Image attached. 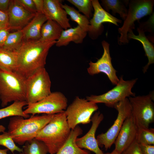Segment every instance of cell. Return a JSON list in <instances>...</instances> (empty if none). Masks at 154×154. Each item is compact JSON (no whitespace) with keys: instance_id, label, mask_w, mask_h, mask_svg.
<instances>
[{"instance_id":"cell-1","label":"cell","mask_w":154,"mask_h":154,"mask_svg":"<svg viewBox=\"0 0 154 154\" xmlns=\"http://www.w3.org/2000/svg\"><path fill=\"white\" fill-rule=\"evenodd\" d=\"M56 42V41L23 40L17 51V63L15 72L26 79L38 69L44 67L48 51Z\"/></svg>"},{"instance_id":"cell-2","label":"cell","mask_w":154,"mask_h":154,"mask_svg":"<svg viewBox=\"0 0 154 154\" xmlns=\"http://www.w3.org/2000/svg\"><path fill=\"white\" fill-rule=\"evenodd\" d=\"M54 114L32 115L27 118L20 116H13L10 119L8 132L15 143L23 145L35 138Z\"/></svg>"},{"instance_id":"cell-3","label":"cell","mask_w":154,"mask_h":154,"mask_svg":"<svg viewBox=\"0 0 154 154\" xmlns=\"http://www.w3.org/2000/svg\"><path fill=\"white\" fill-rule=\"evenodd\" d=\"M71 131L64 111L54 114L35 138L44 143L50 154H55L66 141Z\"/></svg>"},{"instance_id":"cell-4","label":"cell","mask_w":154,"mask_h":154,"mask_svg":"<svg viewBox=\"0 0 154 154\" xmlns=\"http://www.w3.org/2000/svg\"><path fill=\"white\" fill-rule=\"evenodd\" d=\"M25 80L16 72L0 69V98L2 107L11 102L26 101Z\"/></svg>"},{"instance_id":"cell-5","label":"cell","mask_w":154,"mask_h":154,"mask_svg":"<svg viewBox=\"0 0 154 154\" xmlns=\"http://www.w3.org/2000/svg\"><path fill=\"white\" fill-rule=\"evenodd\" d=\"M51 82L45 67L39 68L25 79L26 101L27 105L42 100L51 93Z\"/></svg>"},{"instance_id":"cell-6","label":"cell","mask_w":154,"mask_h":154,"mask_svg":"<svg viewBox=\"0 0 154 154\" xmlns=\"http://www.w3.org/2000/svg\"><path fill=\"white\" fill-rule=\"evenodd\" d=\"M154 3L153 0H132L129 1V9L127 16L122 26L118 29L120 35L118 40L119 44L129 42L128 33L135 29L134 22L153 12Z\"/></svg>"},{"instance_id":"cell-7","label":"cell","mask_w":154,"mask_h":154,"mask_svg":"<svg viewBox=\"0 0 154 154\" xmlns=\"http://www.w3.org/2000/svg\"><path fill=\"white\" fill-rule=\"evenodd\" d=\"M98 108L96 104L76 96L65 111L70 129H74L80 124L90 123L92 115Z\"/></svg>"},{"instance_id":"cell-8","label":"cell","mask_w":154,"mask_h":154,"mask_svg":"<svg viewBox=\"0 0 154 154\" xmlns=\"http://www.w3.org/2000/svg\"><path fill=\"white\" fill-rule=\"evenodd\" d=\"M137 80L125 81L121 76L116 86L111 90L100 95L87 96L86 99L96 104L103 103L108 107L114 108L115 104L127 97L135 96L131 89Z\"/></svg>"},{"instance_id":"cell-9","label":"cell","mask_w":154,"mask_h":154,"mask_svg":"<svg viewBox=\"0 0 154 154\" xmlns=\"http://www.w3.org/2000/svg\"><path fill=\"white\" fill-rule=\"evenodd\" d=\"M131 114L139 127L149 128L154 121V104L153 93L146 95L130 97Z\"/></svg>"},{"instance_id":"cell-10","label":"cell","mask_w":154,"mask_h":154,"mask_svg":"<svg viewBox=\"0 0 154 154\" xmlns=\"http://www.w3.org/2000/svg\"><path fill=\"white\" fill-rule=\"evenodd\" d=\"M114 108L118 112L116 119L106 132L96 137L99 146L104 147L106 150L110 148L114 143L124 121L131 114V108L127 98L116 104Z\"/></svg>"},{"instance_id":"cell-11","label":"cell","mask_w":154,"mask_h":154,"mask_svg":"<svg viewBox=\"0 0 154 154\" xmlns=\"http://www.w3.org/2000/svg\"><path fill=\"white\" fill-rule=\"evenodd\" d=\"M67 106L68 100L64 95L55 92L38 102L28 105L23 112L25 114L33 116L40 114L52 115L64 111Z\"/></svg>"},{"instance_id":"cell-12","label":"cell","mask_w":154,"mask_h":154,"mask_svg":"<svg viewBox=\"0 0 154 154\" xmlns=\"http://www.w3.org/2000/svg\"><path fill=\"white\" fill-rule=\"evenodd\" d=\"M104 49L102 56L95 62L90 61L87 70L91 75H94L100 73L105 74L112 84L116 85L119 79L116 75V70L112 64L109 49V44L105 40L102 42Z\"/></svg>"},{"instance_id":"cell-13","label":"cell","mask_w":154,"mask_h":154,"mask_svg":"<svg viewBox=\"0 0 154 154\" xmlns=\"http://www.w3.org/2000/svg\"><path fill=\"white\" fill-rule=\"evenodd\" d=\"M91 1L94 13L92 18L90 20V31L89 33L91 38L96 39L103 31V23H109L118 26V23H121L122 21L106 11L98 0H91Z\"/></svg>"},{"instance_id":"cell-14","label":"cell","mask_w":154,"mask_h":154,"mask_svg":"<svg viewBox=\"0 0 154 154\" xmlns=\"http://www.w3.org/2000/svg\"><path fill=\"white\" fill-rule=\"evenodd\" d=\"M138 129V127L131 114L124 121L115 141L114 150L121 154L136 140Z\"/></svg>"},{"instance_id":"cell-15","label":"cell","mask_w":154,"mask_h":154,"mask_svg":"<svg viewBox=\"0 0 154 154\" xmlns=\"http://www.w3.org/2000/svg\"><path fill=\"white\" fill-rule=\"evenodd\" d=\"M104 118L99 111L96 112L91 118L92 126L88 132L84 136L77 138V145L80 148L92 151L95 154H104L98 145L95 134L97 129Z\"/></svg>"},{"instance_id":"cell-16","label":"cell","mask_w":154,"mask_h":154,"mask_svg":"<svg viewBox=\"0 0 154 154\" xmlns=\"http://www.w3.org/2000/svg\"><path fill=\"white\" fill-rule=\"evenodd\" d=\"M7 13L11 30H22L31 21L35 14L26 9L17 0H10Z\"/></svg>"},{"instance_id":"cell-17","label":"cell","mask_w":154,"mask_h":154,"mask_svg":"<svg viewBox=\"0 0 154 154\" xmlns=\"http://www.w3.org/2000/svg\"><path fill=\"white\" fill-rule=\"evenodd\" d=\"M61 2L59 0H44V14L47 20L56 22L65 30L71 28V26Z\"/></svg>"},{"instance_id":"cell-18","label":"cell","mask_w":154,"mask_h":154,"mask_svg":"<svg viewBox=\"0 0 154 154\" xmlns=\"http://www.w3.org/2000/svg\"><path fill=\"white\" fill-rule=\"evenodd\" d=\"M47 20L44 14L37 12L33 18L21 30L23 40H39L42 26Z\"/></svg>"},{"instance_id":"cell-19","label":"cell","mask_w":154,"mask_h":154,"mask_svg":"<svg viewBox=\"0 0 154 154\" xmlns=\"http://www.w3.org/2000/svg\"><path fill=\"white\" fill-rule=\"evenodd\" d=\"M82 133V129L78 125L71 129L67 139L55 154H90L89 151L80 148L76 144V139Z\"/></svg>"},{"instance_id":"cell-20","label":"cell","mask_w":154,"mask_h":154,"mask_svg":"<svg viewBox=\"0 0 154 154\" xmlns=\"http://www.w3.org/2000/svg\"><path fill=\"white\" fill-rule=\"evenodd\" d=\"M87 33L78 25L74 28L63 29L55 44L59 47L66 46L71 42L76 44L82 43Z\"/></svg>"},{"instance_id":"cell-21","label":"cell","mask_w":154,"mask_h":154,"mask_svg":"<svg viewBox=\"0 0 154 154\" xmlns=\"http://www.w3.org/2000/svg\"><path fill=\"white\" fill-rule=\"evenodd\" d=\"M138 35H135L133 30H130L128 33L127 37L128 39H133L139 41L142 44L147 57L148 62L143 67V71L145 73L147 71L149 66L154 63V47L148 39L146 37L145 34V30L141 27L139 26L137 29Z\"/></svg>"},{"instance_id":"cell-22","label":"cell","mask_w":154,"mask_h":154,"mask_svg":"<svg viewBox=\"0 0 154 154\" xmlns=\"http://www.w3.org/2000/svg\"><path fill=\"white\" fill-rule=\"evenodd\" d=\"M63 29L56 22L48 20L42 26L40 41L50 42L57 41L60 38Z\"/></svg>"},{"instance_id":"cell-23","label":"cell","mask_w":154,"mask_h":154,"mask_svg":"<svg viewBox=\"0 0 154 154\" xmlns=\"http://www.w3.org/2000/svg\"><path fill=\"white\" fill-rule=\"evenodd\" d=\"M17 63V52L0 48V69L15 72Z\"/></svg>"},{"instance_id":"cell-24","label":"cell","mask_w":154,"mask_h":154,"mask_svg":"<svg viewBox=\"0 0 154 154\" xmlns=\"http://www.w3.org/2000/svg\"><path fill=\"white\" fill-rule=\"evenodd\" d=\"M101 1L106 11L108 12L111 10L114 15L118 13L122 19L125 20L128 12L125 5L129 3L128 1L102 0Z\"/></svg>"},{"instance_id":"cell-25","label":"cell","mask_w":154,"mask_h":154,"mask_svg":"<svg viewBox=\"0 0 154 154\" xmlns=\"http://www.w3.org/2000/svg\"><path fill=\"white\" fill-rule=\"evenodd\" d=\"M62 6L67 15L69 16L71 20L76 23L78 25L85 31L87 33L90 32V20L86 16L81 14L73 7L66 4H62Z\"/></svg>"},{"instance_id":"cell-26","label":"cell","mask_w":154,"mask_h":154,"mask_svg":"<svg viewBox=\"0 0 154 154\" xmlns=\"http://www.w3.org/2000/svg\"><path fill=\"white\" fill-rule=\"evenodd\" d=\"M27 105L26 101H16L9 106L0 109V119L10 116H20L27 118L29 115L24 113L23 108Z\"/></svg>"},{"instance_id":"cell-27","label":"cell","mask_w":154,"mask_h":154,"mask_svg":"<svg viewBox=\"0 0 154 154\" xmlns=\"http://www.w3.org/2000/svg\"><path fill=\"white\" fill-rule=\"evenodd\" d=\"M23 41L22 31L18 30L9 33L2 48L11 51L17 52L22 46Z\"/></svg>"},{"instance_id":"cell-28","label":"cell","mask_w":154,"mask_h":154,"mask_svg":"<svg viewBox=\"0 0 154 154\" xmlns=\"http://www.w3.org/2000/svg\"><path fill=\"white\" fill-rule=\"evenodd\" d=\"M24 154H48L47 147L42 141L34 139L26 142L23 148Z\"/></svg>"},{"instance_id":"cell-29","label":"cell","mask_w":154,"mask_h":154,"mask_svg":"<svg viewBox=\"0 0 154 154\" xmlns=\"http://www.w3.org/2000/svg\"><path fill=\"white\" fill-rule=\"evenodd\" d=\"M136 141L139 144L154 145V129L138 127Z\"/></svg>"},{"instance_id":"cell-30","label":"cell","mask_w":154,"mask_h":154,"mask_svg":"<svg viewBox=\"0 0 154 154\" xmlns=\"http://www.w3.org/2000/svg\"><path fill=\"white\" fill-rule=\"evenodd\" d=\"M67 1L77 8L78 11L82 13L88 19L92 16L93 7L91 0H68Z\"/></svg>"},{"instance_id":"cell-31","label":"cell","mask_w":154,"mask_h":154,"mask_svg":"<svg viewBox=\"0 0 154 154\" xmlns=\"http://www.w3.org/2000/svg\"><path fill=\"white\" fill-rule=\"evenodd\" d=\"M0 145L5 147L13 153L15 151L20 153L23 152V149L16 145L8 132H3L2 134L0 135Z\"/></svg>"},{"instance_id":"cell-32","label":"cell","mask_w":154,"mask_h":154,"mask_svg":"<svg viewBox=\"0 0 154 154\" xmlns=\"http://www.w3.org/2000/svg\"><path fill=\"white\" fill-rule=\"evenodd\" d=\"M121 154H142L139 147V144L135 141Z\"/></svg>"},{"instance_id":"cell-33","label":"cell","mask_w":154,"mask_h":154,"mask_svg":"<svg viewBox=\"0 0 154 154\" xmlns=\"http://www.w3.org/2000/svg\"><path fill=\"white\" fill-rule=\"evenodd\" d=\"M19 2L27 11L35 14L37 11L33 0H17Z\"/></svg>"},{"instance_id":"cell-34","label":"cell","mask_w":154,"mask_h":154,"mask_svg":"<svg viewBox=\"0 0 154 154\" xmlns=\"http://www.w3.org/2000/svg\"><path fill=\"white\" fill-rule=\"evenodd\" d=\"M9 27L7 12L0 10V30Z\"/></svg>"},{"instance_id":"cell-35","label":"cell","mask_w":154,"mask_h":154,"mask_svg":"<svg viewBox=\"0 0 154 154\" xmlns=\"http://www.w3.org/2000/svg\"><path fill=\"white\" fill-rule=\"evenodd\" d=\"M139 147L142 154H154V145L139 144Z\"/></svg>"},{"instance_id":"cell-36","label":"cell","mask_w":154,"mask_h":154,"mask_svg":"<svg viewBox=\"0 0 154 154\" xmlns=\"http://www.w3.org/2000/svg\"><path fill=\"white\" fill-rule=\"evenodd\" d=\"M11 30L9 27L0 30V48L3 46Z\"/></svg>"},{"instance_id":"cell-37","label":"cell","mask_w":154,"mask_h":154,"mask_svg":"<svg viewBox=\"0 0 154 154\" xmlns=\"http://www.w3.org/2000/svg\"><path fill=\"white\" fill-rule=\"evenodd\" d=\"M37 13L44 14V0H33Z\"/></svg>"},{"instance_id":"cell-38","label":"cell","mask_w":154,"mask_h":154,"mask_svg":"<svg viewBox=\"0 0 154 154\" xmlns=\"http://www.w3.org/2000/svg\"><path fill=\"white\" fill-rule=\"evenodd\" d=\"M10 0H0V10L7 12Z\"/></svg>"},{"instance_id":"cell-39","label":"cell","mask_w":154,"mask_h":154,"mask_svg":"<svg viewBox=\"0 0 154 154\" xmlns=\"http://www.w3.org/2000/svg\"><path fill=\"white\" fill-rule=\"evenodd\" d=\"M9 150L7 149H0V154H8L7 152Z\"/></svg>"},{"instance_id":"cell-40","label":"cell","mask_w":154,"mask_h":154,"mask_svg":"<svg viewBox=\"0 0 154 154\" xmlns=\"http://www.w3.org/2000/svg\"><path fill=\"white\" fill-rule=\"evenodd\" d=\"M104 154H121L117 152L114 149L112 152L110 153H104Z\"/></svg>"},{"instance_id":"cell-41","label":"cell","mask_w":154,"mask_h":154,"mask_svg":"<svg viewBox=\"0 0 154 154\" xmlns=\"http://www.w3.org/2000/svg\"><path fill=\"white\" fill-rule=\"evenodd\" d=\"M19 154H24L23 153H20Z\"/></svg>"},{"instance_id":"cell-42","label":"cell","mask_w":154,"mask_h":154,"mask_svg":"<svg viewBox=\"0 0 154 154\" xmlns=\"http://www.w3.org/2000/svg\"></svg>"}]
</instances>
